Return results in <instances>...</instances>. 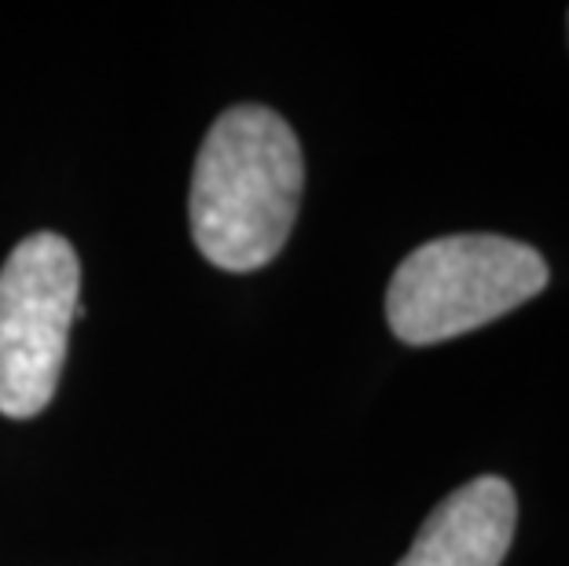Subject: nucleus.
Instances as JSON below:
<instances>
[{
    "label": "nucleus",
    "mask_w": 569,
    "mask_h": 566,
    "mask_svg": "<svg viewBox=\"0 0 569 566\" xmlns=\"http://www.w3.org/2000/svg\"><path fill=\"white\" fill-rule=\"evenodd\" d=\"M81 265L56 232H33L0 269V413L30 419L52 401L78 317Z\"/></svg>",
    "instance_id": "7ed1b4c3"
},
{
    "label": "nucleus",
    "mask_w": 569,
    "mask_h": 566,
    "mask_svg": "<svg viewBox=\"0 0 569 566\" xmlns=\"http://www.w3.org/2000/svg\"><path fill=\"white\" fill-rule=\"evenodd\" d=\"M540 250L496 232H459L416 247L386 287V320L408 346H433L507 317L548 287Z\"/></svg>",
    "instance_id": "f03ea898"
},
{
    "label": "nucleus",
    "mask_w": 569,
    "mask_h": 566,
    "mask_svg": "<svg viewBox=\"0 0 569 566\" xmlns=\"http://www.w3.org/2000/svg\"><path fill=\"white\" fill-rule=\"evenodd\" d=\"M301 185V143L280 115L258 103L224 111L191 177V236L202 258L228 272L269 265L295 228Z\"/></svg>",
    "instance_id": "f257e3e1"
},
{
    "label": "nucleus",
    "mask_w": 569,
    "mask_h": 566,
    "mask_svg": "<svg viewBox=\"0 0 569 566\" xmlns=\"http://www.w3.org/2000/svg\"><path fill=\"white\" fill-rule=\"evenodd\" d=\"M518 526L511 481L481 475L459 486L427 515L397 566H500Z\"/></svg>",
    "instance_id": "20e7f679"
}]
</instances>
